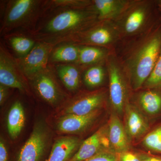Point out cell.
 Segmentation results:
<instances>
[{"label":"cell","instance_id":"obj_1","mask_svg":"<svg viewBox=\"0 0 161 161\" xmlns=\"http://www.w3.org/2000/svg\"><path fill=\"white\" fill-rule=\"evenodd\" d=\"M121 43L125 46L121 54H115L127 75L130 87L137 91L142 87L150 76L160 53L161 19L142 35Z\"/></svg>","mask_w":161,"mask_h":161},{"label":"cell","instance_id":"obj_2","mask_svg":"<svg viewBox=\"0 0 161 161\" xmlns=\"http://www.w3.org/2000/svg\"><path fill=\"white\" fill-rule=\"evenodd\" d=\"M98 20V13L93 5L85 9L50 8L43 14L31 35L37 42L56 46Z\"/></svg>","mask_w":161,"mask_h":161},{"label":"cell","instance_id":"obj_3","mask_svg":"<svg viewBox=\"0 0 161 161\" xmlns=\"http://www.w3.org/2000/svg\"><path fill=\"white\" fill-rule=\"evenodd\" d=\"M1 37L11 33H32L47 10L46 0L1 1Z\"/></svg>","mask_w":161,"mask_h":161},{"label":"cell","instance_id":"obj_4","mask_svg":"<svg viewBox=\"0 0 161 161\" xmlns=\"http://www.w3.org/2000/svg\"><path fill=\"white\" fill-rule=\"evenodd\" d=\"M161 19L157 1L132 0L113 21L120 35L121 42L142 35Z\"/></svg>","mask_w":161,"mask_h":161},{"label":"cell","instance_id":"obj_5","mask_svg":"<svg viewBox=\"0 0 161 161\" xmlns=\"http://www.w3.org/2000/svg\"><path fill=\"white\" fill-rule=\"evenodd\" d=\"M120 42V35L113 21L98 20L60 43L98 47L114 50Z\"/></svg>","mask_w":161,"mask_h":161},{"label":"cell","instance_id":"obj_6","mask_svg":"<svg viewBox=\"0 0 161 161\" xmlns=\"http://www.w3.org/2000/svg\"><path fill=\"white\" fill-rule=\"evenodd\" d=\"M105 64L108 75L110 104L113 112L121 115L123 114L126 104L129 102L130 83L115 50L109 55Z\"/></svg>","mask_w":161,"mask_h":161},{"label":"cell","instance_id":"obj_7","mask_svg":"<svg viewBox=\"0 0 161 161\" xmlns=\"http://www.w3.org/2000/svg\"><path fill=\"white\" fill-rule=\"evenodd\" d=\"M28 80L36 94L52 106L63 105L70 98L59 84L57 75L49 64Z\"/></svg>","mask_w":161,"mask_h":161},{"label":"cell","instance_id":"obj_8","mask_svg":"<svg viewBox=\"0 0 161 161\" xmlns=\"http://www.w3.org/2000/svg\"><path fill=\"white\" fill-rule=\"evenodd\" d=\"M0 84L31 95L29 80L18 64L16 59L5 45L0 44Z\"/></svg>","mask_w":161,"mask_h":161},{"label":"cell","instance_id":"obj_9","mask_svg":"<svg viewBox=\"0 0 161 161\" xmlns=\"http://www.w3.org/2000/svg\"><path fill=\"white\" fill-rule=\"evenodd\" d=\"M51 132L43 120L35 123L31 133L20 149L16 161H41L49 146Z\"/></svg>","mask_w":161,"mask_h":161},{"label":"cell","instance_id":"obj_10","mask_svg":"<svg viewBox=\"0 0 161 161\" xmlns=\"http://www.w3.org/2000/svg\"><path fill=\"white\" fill-rule=\"evenodd\" d=\"M107 97V91L103 88L77 94L63 104L58 113L59 117L65 115H88L100 109L105 102Z\"/></svg>","mask_w":161,"mask_h":161},{"label":"cell","instance_id":"obj_11","mask_svg":"<svg viewBox=\"0 0 161 161\" xmlns=\"http://www.w3.org/2000/svg\"><path fill=\"white\" fill-rule=\"evenodd\" d=\"M55 46L46 42H37L27 55L23 58H16L28 80L48 67L50 55Z\"/></svg>","mask_w":161,"mask_h":161},{"label":"cell","instance_id":"obj_12","mask_svg":"<svg viewBox=\"0 0 161 161\" xmlns=\"http://www.w3.org/2000/svg\"><path fill=\"white\" fill-rule=\"evenodd\" d=\"M108 125H105L81 142L78 151L69 161H83L105 149H110Z\"/></svg>","mask_w":161,"mask_h":161},{"label":"cell","instance_id":"obj_13","mask_svg":"<svg viewBox=\"0 0 161 161\" xmlns=\"http://www.w3.org/2000/svg\"><path fill=\"white\" fill-rule=\"evenodd\" d=\"M125 129L130 140L140 138L150 130V124L143 113L128 102L124 110Z\"/></svg>","mask_w":161,"mask_h":161},{"label":"cell","instance_id":"obj_14","mask_svg":"<svg viewBox=\"0 0 161 161\" xmlns=\"http://www.w3.org/2000/svg\"><path fill=\"white\" fill-rule=\"evenodd\" d=\"M100 114V109L88 115H69L59 117L57 122V130L64 134H77L87 130L95 122Z\"/></svg>","mask_w":161,"mask_h":161},{"label":"cell","instance_id":"obj_15","mask_svg":"<svg viewBox=\"0 0 161 161\" xmlns=\"http://www.w3.org/2000/svg\"><path fill=\"white\" fill-rule=\"evenodd\" d=\"M108 125V138L111 150L116 154L129 150L130 139L118 115L113 112Z\"/></svg>","mask_w":161,"mask_h":161},{"label":"cell","instance_id":"obj_16","mask_svg":"<svg viewBox=\"0 0 161 161\" xmlns=\"http://www.w3.org/2000/svg\"><path fill=\"white\" fill-rule=\"evenodd\" d=\"M81 142L73 136L58 137L53 144L47 161H69L78 151Z\"/></svg>","mask_w":161,"mask_h":161},{"label":"cell","instance_id":"obj_17","mask_svg":"<svg viewBox=\"0 0 161 161\" xmlns=\"http://www.w3.org/2000/svg\"><path fill=\"white\" fill-rule=\"evenodd\" d=\"M64 86L70 92H77L80 86L82 70L75 64H50Z\"/></svg>","mask_w":161,"mask_h":161},{"label":"cell","instance_id":"obj_18","mask_svg":"<svg viewBox=\"0 0 161 161\" xmlns=\"http://www.w3.org/2000/svg\"><path fill=\"white\" fill-rule=\"evenodd\" d=\"M9 47L14 53L16 58H23L33 49L37 41L31 34L27 33H11L3 36Z\"/></svg>","mask_w":161,"mask_h":161},{"label":"cell","instance_id":"obj_19","mask_svg":"<svg viewBox=\"0 0 161 161\" xmlns=\"http://www.w3.org/2000/svg\"><path fill=\"white\" fill-rule=\"evenodd\" d=\"M79 56L75 64L83 70L88 67L104 62L113 51L103 47L79 46Z\"/></svg>","mask_w":161,"mask_h":161},{"label":"cell","instance_id":"obj_20","mask_svg":"<svg viewBox=\"0 0 161 161\" xmlns=\"http://www.w3.org/2000/svg\"><path fill=\"white\" fill-rule=\"evenodd\" d=\"M98 19L114 21L123 11L129 0H92Z\"/></svg>","mask_w":161,"mask_h":161},{"label":"cell","instance_id":"obj_21","mask_svg":"<svg viewBox=\"0 0 161 161\" xmlns=\"http://www.w3.org/2000/svg\"><path fill=\"white\" fill-rule=\"evenodd\" d=\"M137 101L148 116L156 118L161 115V90L146 89L139 94Z\"/></svg>","mask_w":161,"mask_h":161},{"label":"cell","instance_id":"obj_22","mask_svg":"<svg viewBox=\"0 0 161 161\" xmlns=\"http://www.w3.org/2000/svg\"><path fill=\"white\" fill-rule=\"evenodd\" d=\"M25 121L26 116L23 104L20 101H16L12 105L7 115V129L11 139L18 138L24 128Z\"/></svg>","mask_w":161,"mask_h":161},{"label":"cell","instance_id":"obj_23","mask_svg":"<svg viewBox=\"0 0 161 161\" xmlns=\"http://www.w3.org/2000/svg\"><path fill=\"white\" fill-rule=\"evenodd\" d=\"M79 47L71 43H62L55 46L49 59V64H75L78 60Z\"/></svg>","mask_w":161,"mask_h":161},{"label":"cell","instance_id":"obj_24","mask_svg":"<svg viewBox=\"0 0 161 161\" xmlns=\"http://www.w3.org/2000/svg\"><path fill=\"white\" fill-rule=\"evenodd\" d=\"M105 62L94 64L82 70L84 83L87 87L95 88L102 85L105 78Z\"/></svg>","mask_w":161,"mask_h":161},{"label":"cell","instance_id":"obj_25","mask_svg":"<svg viewBox=\"0 0 161 161\" xmlns=\"http://www.w3.org/2000/svg\"><path fill=\"white\" fill-rule=\"evenodd\" d=\"M142 144L148 150L161 154V124L147 133Z\"/></svg>","mask_w":161,"mask_h":161},{"label":"cell","instance_id":"obj_26","mask_svg":"<svg viewBox=\"0 0 161 161\" xmlns=\"http://www.w3.org/2000/svg\"><path fill=\"white\" fill-rule=\"evenodd\" d=\"M92 6L93 2L90 0H46L47 9L56 7H64L85 9Z\"/></svg>","mask_w":161,"mask_h":161},{"label":"cell","instance_id":"obj_27","mask_svg":"<svg viewBox=\"0 0 161 161\" xmlns=\"http://www.w3.org/2000/svg\"><path fill=\"white\" fill-rule=\"evenodd\" d=\"M142 87L146 89L161 90V49L155 66Z\"/></svg>","mask_w":161,"mask_h":161},{"label":"cell","instance_id":"obj_28","mask_svg":"<svg viewBox=\"0 0 161 161\" xmlns=\"http://www.w3.org/2000/svg\"><path fill=\"white\" fill-rule=\"evenodd\" d=\"M117 158V154L111 149H105L83 161H112Z\"/></svg>","mask_w":161,"mask_h":161},{"label":"cell","instance_id":"obj_29","mask_svg":"<svg viewBox=\"0 0 161 161\" xmlns=\"http://www.w3.org/2000/svg\"><path fill=\"white\" fill-rule=\"evenodd\" d=\"M119 161H142L140 155L129 150L117 154Z\"/></svg>","mask_w":161,"mask_h":161},{"label":"cell","instance_id":"obj_30","mask_svg":"<svg viewBox=\"0 0 161 161\" xmlns=\"http://www.w3.org/2000/svg\"><path fill=\"white\" fill-rule=\"evenodd\" d=\"M0 161H8V153L7 147L4 140H0Z\"/></svg>","mask_w":161,"mask_h":161},{"label":"cell","instance_id":"obj_31","mask_svg":"<svg viewBox=\"0 0 161 161\" xmlns=\"http://www.w3.org/2000/svg\"><path fill=\"white\" fill-rule=\"evenodd\" d=\"M9 89L10 88L0 84V105H3L5 103L6 99L9 95Z\"/></svg>","mask_w":161,"mask_h":161},{"label":"cell","instance_id":"obj_32","mask_svg":"<svg viewBox=\"0 0 161 161\" xmlns=\"http://www.w3.org/2000/svg\"><path fill=\"white\" fill-rule=\"evenodd\" d=\"M142 161H161V157L150 154L139 155Z\"/></svg>","mask_w":161,"mask_h":161},{"label":"cell","instance_id":"obj_33","mask_svg":"<svg viewBox=\"0 0 161 161\" xmlns=\"http://www.w3.org/2000/svg\"><path fill=\"white\" fill-rule=\"evenodd\" d=\"M157 3L158 7L159 10L161 14V0L157 1Z\"/></svg>","mask_w":161,"mask_h":161},{"label":"cell","instance_id":"obj_34","mask_svg":"<svg viewBox=\"0 0 161 161\" xmlns=\"http://www.w3.org/2000/svg\"><path fill=\"white\" fill-rule=\"evenodd\" d=\"M112 161H119V160L118 157H117V158H115V159L114 160H113Z\"/></svg>","mask_w":161,"mask_h":161}]
</instances>
